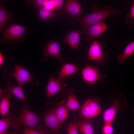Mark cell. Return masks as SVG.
Masks as SVG:
<instances>
[{"instance_id": "d4e9b609", "label": "cell", "mask_w": 134, "mask_h": 134, "mask_svg": "<svg viewBox=\"0 0 134 134\" xmlns=\"http://www.w3.org/2000/svg\"><path fill=\"white\" fill-rule=\"evenodd\" d=\"M39 127L37 130L27 128L21 131L23 134H51L44 126L40 125Z\"/></svg>"}, {"instance_id": "1f68e13d", "label": "cell", "mask_w": 134, "mask_h": 134, "mask_svg": "<svg viewBox=\"0 0 134 134\" xmlns=\"http://www.w3.org/2000/svg\"><path fill=\"white\" fill-rule=\"evenodd\" d=\"M133 112L134 113V110L133 111Z\"/></svg>"}, {"instance_id": "ffe728a7", "label": "cell", "mask_w": 134, "mask_h": 134, "mask_svg": "<svg viewBox=\"0 0 134 134\" xmlns=\"http://www.w3.org/2000/svg\"><path fill=\"white\" fill-rule=\"evenodd\" d=\"M93 120L81 119L77 120L76 125L77 129L83 134H94Z\"/></svg>"}, {"instance_id": "3957f363", "label": "cell", "mask_w": 134, "mask_h": 134, "mask_svg": "<svg viewBox=\"0 0 134 134\" xmlns=\"http://www.w3.org/2000/svg\"><path fill=\"white\" fill-rule=\"evenodd\" d=\"M27 27L10 23L4 31L0 41L8 44L21 43L26 37Z\"/></svg>"}, {"instance_id": "f1b7e54d", "label": "cell", "mask_w": 134, "mask_h": 134, "mask_svg": "<svg viewBox=\"0 0 134 134\" xmlns=\"http://www.w3.org/2000/svg\"><path fill=\"white\" fill-rule=\"evenodd\" d=\"M54 3L56 10L60 11L63 8L64 0H53Z\"/></svg>"}, {"instance_id": "44dd1931", "label": "cell", "mask_w": 134, "mask_h": 134, "mask_svg": "<svg viewBox=\"0 0 134 134\" xmlns=\"http://www.w3.org/2000/svg\"><path fill=\"white\" fill-rule=\"evenodd\" d=\"M66 102L65 100L59 102L57 105V108L55 109L56 115L62 125L68 116V110L67 107Z\"/></svg>"}, {"instance_id": "7402d4cb", "label": "cell", "mask_w": 134, "mask_h": 134, "mask_svg": "<svg viewBox=\"0 0 134 134\" xmlns=\"http://www.w3.org/2000/svg\"><path fill=\"white\" fill-rule=\"evenodd\" d=\"M134 53V40L126 46L122 53L119 54L116 60L117 62L120 64H123L125 60Z\"/></svg>"}, {"instance_id": "52a82bcc", "label": "cell", "mask_w": 134, "mask_h": 134, "mask_svg": "<svg viewBox=\"0 0 134 134\" xmlns=\"http://www.w3.org/2000/svg\"><path fill=\"white\" fill-rule=\"evenodd\" d=\"M81 74L84 81L90 85L94 84L98 81L103 82L106 77L105 74L98 68L89 65L83 69Z\"/></svg>"}, {"instance_id": "7a4b0ae2", "label": "cell", "mask_w": 134, "mask_h": 134, "mask_svg": "<svg viewBox=\"0 0 134 134\" xmlns=\"http://www.w3.org/2000/svg\"><path fill=\"white\" fill-rule=\"evenodd\" d=\"M40 117V115L32 112L25 105L22 107L18 116L12 122L11 126L16 129L25 126L31 129H36Z\"/></svg>"}, {"instance_id": "cb8c5ba5", "label": "cell", "mask_w": 134, "mask_h": 134, "mask_svg": "<svg viewBox=\"0 0 134 134\" xmlns=\"http://www.w3.org/2000/svg\"><path fill=\"white\" fill-rule=\"evenodd\" d=\"M16 118L14 113L7 115L0 120V134L5 133L11 126L12 122Z\"/></svg>"}, {"instance_id": "f546056e", "label": "cell", "mask_w": 134, "mask_h": 134, "mask_svg": "<svg viewBox=\"0 0 134 134\" xmlns=\"http://www.w3.org/2000/svg\"><path fill=\"white\" fill-rule=\"evenodd\" d=\"M4 61V57L1 52H0V66L1 67L3 65Z\"/></svg>"}, {"instance_id": "7c38bea8", "label": "cell", "mask_w": 134, "mask_h": 134, "mask_svg": "<svg viewBox=\"0 0 134 134\" xmlns=\"http://www.w3.org/2000/svg\"><path fill=\"white\" fill-rule=\"evenodd\" d=\"M49 79L46 89V98L48 99L60 91H63L64 87L61 81L49 75Z\"/></svg>"}, {"instance_id": "603a6c76", "label": "cell", "mask_w": 134, "mask_h": 134, "mask_svg": "<svg viewBox=\"0 0 134 134\" xmlns=\"http://www.w3.org/2000/svg\"><path fill=\"white\" fill-rule=\"evenodd\" d=\"M38 20L40 21L47 20L57 16L59 13L56 11L48 9L43 7L38 9Z\"/></svg>"}, {"instance_id": "ac0fdd59", "label": "cell", "mask_w": 134, "mask_h": 134, "mask_svg": "<svg viewBox=\"0 0 134 134\" xmlns=\"http://www.w3.org/2000/svg\"><path fill=\"white\" fill-rule=\"evenodd\" d=\"M5 86L6 89L3 90L4 91L12 93L18 99L26 102L28 101L21 87L12 85L8 80L5 82Z\"/></svg>"}, {"instance_id": "e0dca14e", "label": "cell", "mask_w": 134, "mask_h": 134, "mask_svg": "<svg viewBox=\"0 0 134 134\" xmlns=\"http://www.w3.org/2000/svg\"><path fill=\"white\" fill-rule=\"evenodd\" d=\"M0 2V33H1L9 23L12 20L13 14L10 13L4 5Z\"/></svg>"}, {"instance_id": "8992f818", "label": "cell", "mask_w": 134, "mask_h": 134, "mask_svg": "<svg viewBox=\"0 0 134 134\" xmlns=\"http://www.w3.org/2000/svg\"><path fill=\"white\" fill-rule=\"evenodd\" d=\"M101 109L98 101L95 98H90L83 103L80 109V118L89 120L99 115Z\"/></svg>"}, {"instance_id": "5b68a950", "label": "cell", "mask_w": 134, "mask_h": 134, "mask_svg": "<svg viewBox=\"0 0 134 134\" xmlns=\"http://www.w3.org/2000/svg\"><path fill=\"white\" fill-rule=\"evenodd\" d=\"M15 71L13 72L5 70L2 72L3 77L8 80L13 78L16 80L18 86L22 87L24 84L28 82H34L33 75L29 73L22 65H15Z\"/></svg>"}, {"instance_id": "30bf717a", "label": "cell", "mask_w": 134, "mask_h": 134, "mask_svg": "<svg viewBox=\"0 0 134 134\" xmlns=\"http://www.w3.org/2000/svg\"><path fill=\"white\" fill-rule=\"evenodd\" d=\"M110 26L106 24L103 20L91 26L85 32V40L89 41L93 38L98 37L106 31Z\"/></svg>"}, {"instance_id": "484cf974", "label": "cell", "mask_w": 134, "mask_h": 134, "mask_svg": "<svg viewBox=\"0 0 134 134\" xmlns=\"http://www.w3.org/2000/svg\"><path fill=\"white\" fill-rule=\"evenodd\" d=\"M77 116L76 115L73 120L69 124L65 130L67 134H78L76 125Z\"/></svg>"}, {"instance_id": "8fae6325", "label": "cell", "mask_w": 134, "mask_h": 134, "mask_svg": "<svg viewBox=\"0 0 134 134\" xmlns=\"http://www.w3.org/2000/svg\"><path fill=\"white\" fill-rule=\"evenodd\" d=\"M43 121L46 126L51 131L60 134V129L62 126L55 113V109L47 112L44 117Z\"/></svg>"}, {"instance_id": "d6986e66", "label": "cell", "mask_w": 134, "mask_h": 134, "mask_svg": "<svg viewBox=\"0 0 134 134\" xmlns=\"http://www.w3.org/2000/svg\"><path fill=\"white\" fill-rule=\"evenodd\" d=\"M67 93L68 99L66 105L68 110L76 111L80 109L81 107L76 98L74 89L70 88L67 90Z\"/></svg>"}, {"instance_id": "9c48e42d", "label": "cell", "mask_w": 134, "mask_h": 134, "mask_svg": "<svg viewBox=\"0 0 134 134\" xmlns=\"http://www.w3.org/2000/svg\"><path fill=\"white\" fill-rule=\"evenodd\" d=\"M63 9L67 14L76 20H79L83 12L80 2L78 0H66Z\"/></svg>"}, {"instance_id": "5bb4252c", "label": "cell", "mask_w": 134, "mask_h": 134, "mask_svg": "<svg viewBox=\"0 0 134 134\" xmlns=\"http://www.w3.org/2000/svg\"><path fill=\"white\" fill-rule=\"evenodd\" d=\"M11 97L10 93L0 89V113L2 117H4L8 114L10 108L9 100Z\"/></svg>"}, {"instance_id": "83f0119b", "label": "cell", "mask_w": 134, "mask_h": 134, "mask_svg": "<svg viewBox=\"0 0 134 134\" xmlns=\"http://www.w3.org/2000/svg\"><path fill=\"white\" fill-rule=\"evenodd\" d=\"M103 134H113L114 129L111 124H105L102 129Z\"/></svg>"}, {"instance_id": "277c9868", "label": "cell", "mask_w": 134, "mask_h": 134, "mask_svg": "<svg viewBox=\"0 0 134 134\" xmlns=\"http://www.w3.org/2000/svg\"><path fill=\"white\" fill-rule=\"evenodd\" d=\"M105 47L103 42L97 39L93 41L89 48L87 59L95 61L96 66H104L109 59L108 54L102 51Z\"/></svg>"}, {"instance_id": "6da1fadb", "label": "cell", "mask_w": 134, "mask_h": 134, "mask_svg": "<svg viewBox=\"0 0 134 134\" xmlns=\"http://www.w3.org/2000/svg\"><path fill=\"white\" fill-rule=\"evenodd\" d=\"M92 12L87 15L82 16L79 21L81 26V31L84 33L86 29L91 26L103 21L109 17L118 15L122 13L118 8H114L111 5L99 7L93 5Z\"/></svg>"}, {"instance_id": "4316f807", "label": "cell", "mask_w": 134, "mask_h": 134, "mask_svg": "<svg viewBox=\"0 0 134 134\" xmlns=\"http://www.w3.org/2000/svg\"><path fill=\"white\" fill-rule=\"evenodd\" d=\"M125 21L127 24L132 25L134 23V1L132 2L129 14L127 15Z\"/></svg>"}, {"instance_id": "9a60e30c", "label": "cell", "mask_w": 134, "mask_h": 134, "mask_svg": "<svg viewBox=\"0 0 134 134\" xmlns=\"http://www.w3.org/2000/svg\"><path fill=\"white\" fill-rule=\"evenodd\" d=\"M112 105L104 112L103 118L105 124H111L114 121L118 110L120 107L118 98H116Z\"/></svg>"}, {"instance_id": "4dcf8cb0", "label": "cell", "mask_w": 134, "mask_h": 134, "mask_svg": "<svg viewBox=\"0 0 134 134\" xmlns=\"http://www.w3.org/2000/svg\"><path fill=\"white\" fill-rule=\"evenodd\" d=\"M6 134V133H5L1 134Z\"/></svg>"}, {"instance_id": "2e32d148", "label": "cell", "mask_w": 134, "mask_h": 134, "mask_svg": "<svg viewBox=\"0 0 134 134\" xmlns=\"http://www.w3.org/2000/svg\"><path fill=\"white\" fill-rule=\"evenodd\" d=\"M80 69L78 66L72 63L63 62L58 74V79L61 81L65 78L77 72Z\"/></svg>"}, {"instance_id": "4fadbf2b", "label": "cell", "mask_w": 134, "mask_h": 134, "mask_svg": "<svg viewBox=\"0 0 134 134\" xmlns=\"http://www.w3.org/2000/svg\"><path fill=\"white\" fill-rule=\"evenodd\" d=\"M82 33L77 30L70 32L65 38L64 43L75 50L79 49L80 43Z\"/></svg>"}, {"instance_id": "ba28073f", "label": "cell", "mask_w": 134, "mask_h": 134, "mask_svg": "<svg viewBox=\"0 0 134 134\" xmlns=\"http://www.w3.org/2000/svg\"><path fill=\"white\" fill-rule=\"evenodd\" d=\"M48 56L55 58L60 63L64 62V58L60 53V45L58 42L52 41L47 43L43 50L40 60L46 61Z\"/></svg>"}]
</instances>
